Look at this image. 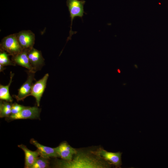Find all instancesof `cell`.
<instances>
[{
	"mask_svg": "<svg viewBox=\"0 0 168 168\" xmlns=\"http://www.w3.org/2000/svg\"><path fill=\"white\" fill-rule=\"evenodd\" d=\"M10 55L4 51L0 50V64L3 66L8 65L15 66L16 64L8 57Z\"/></svg>",
	"mask_w": 168,
	"mask_h": 168,
	"instance_id": "e0dca14e",
	"label": "cell"
},
{
	"mask_svg": "<svg viewBox=\"0 0 168 168\" xmlns=\"http://www.w3.org/2000/svg\"><path fill=\"white\" fill-rule=\"evenodd\" d=\"M0 50L4 51L12 56L21 52L23 49L17 40L16 34L4 37L0 44Z\"/></svg>",
	"mask_w": 168,
	"mask_h": 168,
	"instance_id": "3957f363",
	"label": "cell"
},
{
	"mask_svg": "<svg viewBox=\"0 0 168 168\" xmlns=\"http://www.w3.org/2000/svg\"><path fill=\"white\" fill-rule=\"evenodd\" d=\"M55 149L59 157L66 161L71 160L77 152V150L71 146L66 142L61 143Z\"/></svg>",
	"mask_w": 168,
	"mask_h": 168,
	"instance_id": "30bf717a",
	"label": "cell"
},
{
	"mask_svg": "<svg viewBox=\"0 0 168 168\" xmlns=\"http://www.w3.org/2000/svg\"><path fill=\"white\" fill-rule=\"evenodd\" d=\"M26 71L28 75L27 79L18 90L17 95L14 96L17 101H23L25 98L29 96L34 84L33 81L35 80L34 77L35 72L29 70Z\"/></svg>",
	"mask_w": 168,
	"mask_h": 168,
	"instance_id": "277c9868",
	"label": "cell"
},
{
	"mask_svg": "<svg viewBox=\"0 0 168 168\" xmlns=\"http://www.w3.org/2000/svg\"><path fill=\"white\" fill-rule=\"evenodd\" d=\"M49 77V74H46L42 78L36 81L32 86L31 91L29 96H33L35 98L36 102L38 107L40 106L41 98L46 87L47 82Z\"/></svg>",
	"mask_w": 168,
	"mask_h": 168,
	"instance_id": "52a82bcc",
	"label": "cell"
},
{
	"mask_svg": "<svg viewBox=\"0 0 168 168\" xmlns=\"http://www.w3.org/2000/svg\"><path fill=\"white\" fill-rule=\"evenodd\" d=\"M57 162L55 166L58 168H101L111 166L110 164L98 155L96 151L85 153L77 150L71 160H63Z\"/></svg>",
	"mask_w": 168,
	"mask_h": 168,
	"instance_id": "6da1fadb",
	"label": "cell"
},
{
	"mask_svg": "<svg viewBox=\"0 0 168 168\" xmlns=\"http://www.w3.org/2000/svg\"><path fill=\"white\" fill-rule=\"evenodd\" d=\"M27 52V50H23L21 52L12 56V60L16 65L25 67L28 70L35 72L29 62Z\"/></svg>",
	"mask_w": 168,
	"mask_h": 168,
	"instance_id": "7c38bea8",
	"label": "cell"
},
{
	"mask_svg": "<svg viewBox=\"0 0 168 168\" xmlns=\"http://www.w3.org/2000/svg\"><path fill=\"white\" fill-rule=\"evenodd\" d=\"M26 107V106L19 105L16 103H15L12 104L11 110V114H15L19 113Z\"/></svg>",
	"mask_w": 168,
	"mask_h": 168,
	"instance_id": "ac0fdd59",
	"label": "cell"
},
{
	"mask_svg": "<svg viewBox=\"0 0 168 168\" xmlns=\"http://www.w3.org/2000/svg\"><path fill=\"white\" fill-rule=\"evenodd\" d=\"M41 109L36 106H26L19 113L11 114L9 117L11 120L38 119L39 117Z\"/></svg>",
	"mask_w": 168,
	"mask_h": 168,
	"instance_id": "5b68a950",
	"label": "cell"
},
{
	"mask_svg": "<svg viewBox=\"0 0 168 168\" xmlns=\"http://www.w3.org/2000/svg\"><path fill=\"white\" fill-rule=\"evenodd\" d=\"M18 147L21 149L25 154V168H31L35 161L40 156L39 153L37 150L32 151L27 148L26 147L22 144L18 145Z\"/></svg>",
	"mask_w": 168,
	"mask_h": 168,
	"instance_id": "4fadbf2b",
	"label": "cell"
},
{
	"mask_svg": "<svg viewBox=\"0 0 168 168\" xmlns=\"http://www.w3.org/2000/svg\"><path fill=\"white\" fill-rule=\"evenodd\" d=\"M30 142L37 147L40 156L49 158L50 157H59L55 148H51L43 145L33 138L30 139Z\"/></svg>",
	"mask_w": 168,
	"mask_h": 168,
	"instance_id": "8fae6325",
	"label": "cell"
},
{
	"mask_svg": "<svg viewBox=\"0 0 168 168\" xmlns=\"http://www.w3.org/2000/svg\"><path fill=\"white\" fill-rule=\"evenodd\" d=\"M18 41L23 50H29L35 44V35L30 30H22L16 34Z\"/></svg>",
	"mask_w": 168,
	"mask_h": 168,
	"instance_id": "8992f818",
	"label": "cell"
},
{
	"mask_svg": "<svg viewBox=\"0 0 168 168\" xmlns=\"http://www.w3.org/2000/svg\"><path fill=\"white\" fill-rule=\"evenodd\" d=\"M14 73L10 72V80L8 85L4 86L0 85V99L6 101L11 103L13 101V99L11 96L9 92V87L12 82V79Z\"/></svg>",
	"mask_w": 168,
	"mask_h": 168,
	"instance_id": "5bb4252c",
	"label": "cell"
},
{
	"mask_svg": "<svg viewBox=\"0 0 168 168\" xmlns=\"http://www.w3.org/2000/svg\"><path fill=\"white\" fill-rule=\"evenodd\" d=\"M96 152L100 157L111 165H113L116 168L121 167L122 164V152H109L102 149H98Z\"/></svg>",
	"mask_w": 168,
	"mask_h": 168,
	"instance_id": "ba28073f",
	"label": "cell"
},
{
	"mask_svg": "<svg viewBox=\"0 0 168 168\" xmlns=\"http://www.w3.org/2000/svg\"><path fill=\"white\" fill-rule=\"evenodd\" d=\"M28 56L30 63L36 72L41 69L44 64V59L41 51L33 47L28 50Z\"/></svg>",
	"mask_w": 168,
	"mask_h": 168,
	"instance_id": "9c48e42d",
	"label": "cell"
},
{
	"mask_svg": "<svg viewBox=\"0 0 168 168\" xmlns=\"http://www.w3.org/2000/svg\"><path fill=\"white\" fill-rule=\"evenodd\" d=\"M86 1L84 0H67L66 4L70 13L71 18L70 30L69 35L67 38V42L71 40L72 35L76 34L77 32L73 31L72 30V22L74 18L77 17H79L82 20V17L84 14H86L84 10V5Z\"/></svg>",
	"mask_w": 168,
	"mask_h": 168,
	"instance_id": "7a4b0ae2",
	"label": "cell"
},
{
	"mask_svg": "<svg viewBox=\"0 0 168 168\" xmlns=\"http://www.w3.org/2000/svg\"><path fill=\"white\" fill-rule=\"evenodd\" d=\"M4 66H3L2 65L0 64V72H3L4 70L6 69V68L4 67Z\"/></svg>",
	"mask_w": 168,
	"mask_h": 168,
	"instance_id": "d6986e66",
	"label": "cell"
},
{
	"mask_svg": "<svg viewBox=\"0 0 168 168\" xmlns=\"http://www.w3.org/2000/svg\"><path fill=\"white\" fill-rule=\"evenodd\" d=\"M49 159L40 156L37 158L31 168H45L48 167Z\"/></svg>",
	"mask_w": 168,
	"mask_h": 168,
	"instance_id": "2e32d148",
	"label": "cell"
},
{
	"mask_svg": "<svg viewBox=\"0 0 168 168\" xmlns=\"http://www.w3.org/2000/svg\"><path fill=\"white\" fill-rule=\"evenodd\" d=\"M12 104L6 101L1 100L0 102V117L1 118L8 117L11 114Z\"/></svg>",
	"mask_w": 168,
	"mask_h": 168,
	"instance_id": "9a60e30c",
	"label": "cell"
}]
</instances>
